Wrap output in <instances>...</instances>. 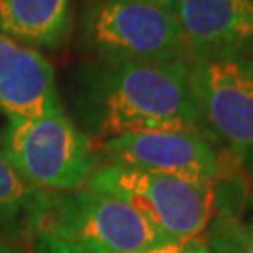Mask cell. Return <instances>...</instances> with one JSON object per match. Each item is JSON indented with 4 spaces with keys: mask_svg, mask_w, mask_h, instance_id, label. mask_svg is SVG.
Segmentation results:
<instances>
[{
    "mask_svg": "<svg viewBox=\"0 0 253 253\" xmlns=\"http://www.w3.org/2000/svg\"><path fill=\"white\" fill-rule=\"evenodd\" d=\"M38 233L60 236L88 253H143L172 244L127 203L86 188L45 193L34 219Z\"/></svg>",
    "mask_w": 253,
    "mask_h": 253,
    "instance_id": "obj_5",
    "label": "cell"
},
{
    "mask_svg": "<svg viewBox=\"0 0 253 253\" xmlns=\"http://www.w3.org/2000/svg\"><path fill=\"white\" fill-rule=\"evenodd\" d=\"M174 13L191 64L253 56V0H180Z\"/></svg>",
    "mask_w": 253,
    "mask_h": 253,
    "instance_id": "obj_8",
    "label": "cell"
},
{
    "mask_svg": "<svg viewBox=\"0 0 253 253\" xmlns=\"http://www.w3.org/2000/svg\"><path fill=\"white\" fill-rule=\"evenodd\" d=\"M143 253H210L205 238H195V240H186V242H172L160 248H154Z\"/></svg>",
    "mask_w": 253,
    "mask_h": 253,
    "instance_id": "obj_14",
    "label": "cell"
},
{
    "mask_svg": "<svg viewBox=\"0 0 253 253\" xmlns=\"http://www.w3.org/2000/svg\"><path fill=\"white\" fill-rule=\"evenodd\" d=\"M205 235L210 253H253V231L233 212H216Z\"/></svg>",
    "mask_w": 253,
    "mask_h": 253,
    "instance_id": "obj_12",
    "label": "cell"
},
{
    "mask_svg": "<svg viewBox=\"0 0 253 253\" xmlns=\"http://www.w3.org/2000/svg\"><path fill=\"white\" fill-rule=\"evenodd\" d=\"M30 244H32L30 253H88L86 250L51 233H38L32 236Z\"/></svg>",
    "mask_w": 253,
    "mask_h": 253,
    "instance_id": "obj_13",
    "label": "cell"
},
{
    "mask_svg": "<svg viewBox=\"0 0 253 253\" xmlns=\"http://www.w3.org/2000/svg\"><path fill=\"white\" fill-rule=\"evenodd\" d=\"M216 184L101 163L84 188L124 201L165 238L186 242L207 233L216 212Z\"/></svg>",
    "mask_w": 253,
    "mask_h": 253,
    "instance_id": "obj_3",
    "label": "cell"
},
{
    "mask_svg": "<svg viewBox=\"0 0 253 253\" xmlns=\"http://www.w3.org/2000/svg\"><path fill=\"white\" fill-rule=\"evenodd\" d=\"M0 137L19 174L45 193L83 190L101 163L96 145L66 111L40 118H8Z\"/></svg>",
    "mask_w": 253,
    "mask_h": 253,
    "instance_id": "obj_4",
    "label": "cell"
},
{
    "mask_svg": "<svg viewBox=\"0 0 253 253\" xmlns=\"http://www.w3.org/2000/svg\"><path fill=\"white\" fill-rule=\"evenodd\" d=\"M73 25V0H0V34L36 51L62 49Z\"/></svg>",
    "mask_w": 253,
    "mask_h": 253,
    "instance_id": "obj_10",
    "label": "cell"
},
{
    "mask_svg": "<svg viewBox=\"0 0 253 253\" xmlns=\"http://www.w3.org/2000/svg\"><path fill=\"white\" fill-rule=\"evenodd\" d=\"M45 191L34 190L11 165L0 137V233L8 238H30Z\"/></svg>",
    "mask_w": 253,
    "mask_h": 253,
    "instance_id": "obj_11",
    "label": "cell"
},
{
    "mask_svg": "<svg viewBox=\"0 0 253 253\" xmlns=\"http://www.w3.org/2000/svg\"><path fill=\"white\" fill-rule=\"evenodd\" d=\"M68 100L72 120L96 148L115 137L156 129H182L212 139L186 60L150 64L90 58L70 73Z\"/></svg>",
    "mask_w": 253,
    "mask_h": 253,
    "instance_id": "obj_1",
    "label": "cell"
},
{
    "mask_svg": "<svg viewBox=\"0 0 253 253\" xmlns=\"http://www.w3.org/2000/svg\"><path fill=\"white\" fill-rule=\"evenodd\" d=\"M64 113L54 70L43 54L0 34V115L40 118Z\"/></svg>",
    "mask_w": 253,
    "mask_h": 253,
    "instance_id": "obj_9",
    "label": "cell"
},
{
    "mask_svg": "<svg viewBox=\"0 0 253 253\" xmlns=\"http://www.w3.org/2000/svg\"><path fill=\"white\" fill-rule=\"evenodd\" d=\"M252 205H253V197H252ZM246 225H248V227H250V229L253 231V207H252V217H250V221H248Z\"/></svg>",
    "mask_w": 253,
    "mask_h": 253,
    "instance_id": "obj_17",
    "label": "cell"
},
{
    "mask_svg": "<svg viewBox=\"0 0 253 253\" xmlns=\"http://www.w3.org/2000/svg\"><path fill=\"white\" fill-rule=\"evenodd\" d=\"M191 81L212 139L253 171V56L191 64Z\"/></svg>",
    "mask_w": 253,
    "mask_h": 253,
    "instance_id": "obj_7",
    "label": "cell"
},
{
    "mask_svg": "<svg viewBox=\"0 0 253 253\" xmlns=\"http://www.w3.org/2000/svg\"><path fill=\"white\" fill-rule=\"evenodd\" d=\"M98 154L103 163L203 182L223 180L231 176L236 165L240 167L210 137L182 129H156L115 137L98 146Z\"/></svg>",
    "mask_w": 253,
    "mask_h": 253,
    "instance_id": "obj_6",
    "label": "cell"
},
{
    "mask_svg": "<svg viewBox=\"0 0 253 253\" xmlns=\"http://www.w3.org/2000/svg\"><path fill=\"white\" fill-rule=\"evenodd\" d=\"M77 42L92 60L190 62L176 13L152 0H88L77 21Z\"/></svg>",
    "mask_w": 253,
    "mask_h": 253,
    "instance_id": "obj_2",
    "label": "cell"
},
{
    "mask_svg": "<svg viewBox=\"0 0 253 253\" xmlns=\"http://www.w3.org/2000/svg\"><path fill=\"white\" fill-rule=\"evenodd\" d=\"M152 2H156L158 6H162L163 9H169V11H176V6H178V2L180 0H152Z\"/></svg>",
    "mask_w": 253,
    "mask_h": 253,
    "instance_id": "obj_16",
    "label": "cell"
},
{
    "mask_svg": "<svg viewBox=\"0 0 253 253\" xmlns=\"http://www.w3.org/2000/svg\"><path fill=\"white\" fill-rule=\"evenodd\" d=\"M0 253H21L6 236H0Z\"/></svg>",
    "mask_w": 253,
    "mask_h": 253,
    "instance_id": "obj_15",
    "label": "cell"
}]
</instances>
